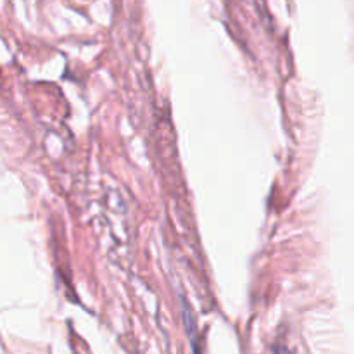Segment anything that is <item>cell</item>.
Instances as JSON below:
<instances>
[{
    "label": "cell",
    "mask_w": 354,
    "mask_h": 354,
    "mask_svg": "<svg viewBox=\"0 0 354 354\" xmlns=\"http://www.w3.org/2000/svg\"><path fill=\"white\" fill-rule=\"evenodd\" d=\"M275 354H290V353L287 351L286 348H277V349H275Z\"/></svg>",
    "instance_id": "1"
}]
</instances>
